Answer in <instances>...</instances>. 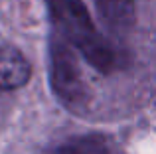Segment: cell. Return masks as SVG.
I'll return each instance as SVG.
<instances>
[{
	"instance_id": "6da1fadb",
	"label": "cell",
	"mask_w": 156,
	"mask_h": 154,
	"mask_svg": "<svg viewBox=\"0 0 156 154\" xmlns=\"http://www.w3.org/2000/svg\"><path fill=\"white\" fill-rule=\"evenodd\" d=\"M53 34L75 47L81 58L99 73H113L122 63L115 46L97 30L83 0H44Z\"/></svg>"
},
{
	"instance_id": "7a4b0ae2",
	"label": "cell",
	"mask_w": 156,
	"mask_h": 154,
	"mask_svg": "<svg viewBox=\"0 0 156 154\" xmlns=\"http://www.w3.org/2000/svg\"><path fill=\"white\" fill-rule=\"evenodd\" d=\"M50 87L67 111L77 115L87 111L91 93L83 79L77 55L73 47L55 34H51L50 40Z\"/></svg>"
},
{
	"instance_id": "3957f363",
	"label": "cell",
	"mask_w": 156,
	"mask_h": 154,
	"mask_svg": "<svg viewBox=\"0 0 156 154\" xmlns=\"http://www.w3.org/2000/svg\"><path fill=\"white\" fill-rule=\"evenodd\" d=\"M32 79V65L26 55L12 46H0V89H22Z\"/></svg>"
},
{
	"instance_id": "277c9868",
	"label": "cell",
	"mask_w": 156,
	"mask_h": 154,
	"mask_svg": "<svg viewBox=\"0 0 156 154\" xmlns=\"http://www.w3.org/2000/svg\"><path fill=\"white\" fill-rule=\"evenodd\" d=\"M95 8L105 26L119 36L130 32L136 22L134 0H95Z\"/></svg>"
},
{
	"instance_id": "5b68a950",
	"label": "cell",
	"mask_w": 156,
	"mask_h": 154,
	"mask_svg": "<svg viewBox=\"0 0 156 154\" xmlns=\"http://www.w3.org/2000/svg\"><path fill=\"white\" fill-rule=\"evenodd\" d=\"M51 154H111L103 136H75L67 142L59 144Z\"/></svg>"
}]
</instances>
